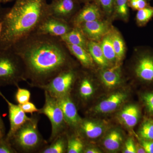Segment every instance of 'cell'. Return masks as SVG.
Here are the masks:
<instances>
[{"instance_id":"obj_5","label":"cell","mask_w":153,"mask_h":153,"mask_svg":"<svg viewBox=\"0 0 153 153\" xmlns=\"http://www.w3.org/2000/svg\"><path fill=\"white\" fill-rule=\"evenodd\" d=\"M45 102L44 106L37 113L44 114L49 119L52 126V131L48 143H50L60 134L65 132L68 129L63 111L57 100L44 91Z\"/></svg>"},{"instance_id":"obj_25","label":"cell","mask_w":153,"mask_h":153,"mask_svg":"<svg viewBox=\"0 0 153 153\" xmlns=\"http://www.w3.org/2000/svg\"><path fill=\"white\" fill-rule=\"evenodd\" d=\"M111 30L102 38L100 44L106 60L109 63H114L117 62L116 56L113 46Z\"/></svg>"},{"instance_id":"obj_32","label":"cell","mask_w":153,"mask_h":153,"mask_svg":"<svg viewBox=\"0 0 153 153\" xmlns=\"http://www.w3.org/2000/svg\"><path fill=\"white\" fill-rule=\"evenodd\" d=\"M0 153H17L10 140L6 136L2 137L0 139Z\"/></svg>"},{"instance_id":"obj_16","label":"cell","mask_w":153,"mask_h":153,"mask_svg":"<svg viewBox=\"0 0 153 153\" xmlns=\"http://www.w3.org/2000/svg\"><path fill=\"white\" fill-rule=\"evenodd\" d=\"M60 38L64 44L76 45L87 50L88 40L78 27H73L69 32Z\"/></svg>"},{"instance_id":"obj_21","label":"cell","mask_w":153,"mask_h":153,"mask_svg":"<svg viewBox=\"0 0 153 153\" xmlns=\"http://www.w3.org/2000/svg\"><path fill=\"white\" fill-rule=\"evenodd\" d=\"M44 147L39 153H65L67 152V137L66 132L60 134Z\"/></svg>"},{"instance_id":"obj_12","label":"cell","mask_w":153,"mask_h":153,"mask_svg":"<svg viewBox=\"0 0 153 153\" xmlns=\"http://www.w3.org/2000/svg\"><path fill=\"white\" fill-rule=\"evenodd\" d=\"M101 19L100 8L95 2L87 3L84 7L77 12L73 17V27H78L86 22Z\"/></svg>"},{"instance_id":"obj_40","label":"cell","mask_w":153,"mask_h":153,"mask_svg":"<svg viewBox=\"0 0 153 153\" xmlns=\"http://www.w3.org/2000/svg\"><path fill=\"white\" fill-rule=\"evenodd\" d=\"M137 153H146V152L145 151L144 148L141 145H140V146H138L136 147Z\"/></svg>"},{"instance_id":"obj_28","label":"cell","mask_w":153,"mask_h":153,"mask_svg":"<svg viewBox=\"0 0 153 153\" xmlns=\"http://www.w3.org/2000/svg\"><path fill=\"white\" fill-rule=\"evenodd\" d=\"M153 17V7L149 5L138 10L136 15L137 24L144 26Z\"/></svg>"},{"instance_id":"obj_24","label":"cell","mask_w":153,"mask_h":153,"mask_svg":"<svg viewBox=\"0 0 153 153\" xmlns=\"http://www.w3.org/2000/svg\"><path fill=\"white\" fill-rule=\"evenodd\" d=\"M111 38L117 62H119L124 57L126 53V45L119 32L115 29H111Z\"/></svg>"},{"instance_id":"obj_33","label":"cell","mask_w":153,"mask_h":153,"mask_svg":"<svg viewBox=\"0 0 153 153\" xmlns=\"http://www.w3.org/2000/svg\"><path fill=\"white\" fill-rule=\"evenodd\" d=\"M129 7L134 10H139L149 6L147 0H128Z\"/></svg>"},{"instance_id":"obj_41","label":"cell","mask_w":153,"mask_h":153,"mask_svg":"<svg viewBox=\"0 0 153 153\" xmlns=\"http://www.w3.org/2000/svg\"><path fill=\"white\" fill-rule=\"evenodd\" d=\"M0 4H1V3H0ZM6 10L2 8L1 5H0V20H1V19L4 13Z\"/></svg>"},{"instance_id":"obj_23","label":"cell","mask_w":153,"mask_h":153,"mask_svg":"<svg viewBox=\"0 0 153 153\" xmlns=\"http://www.w3.org/2000/svg\"><path fill=\"white\" fill-rule=\"evenodd\" d=\"M67 137V148L66 153H83L85 144L82 137L78 131L69 135L66 133Z\"/></svg>"},{"instance_id":"obj_19","label":"cell","mask_w":153,"mask_h":153,"mask_svg":"<svg viewBox=\"0 0 153 153\" xmlns=\"http://www.w3.org/2000/svg\"><path fill=\"white\" fill-rule=\"evenodd\" d=\"M140 116V110L135 105H129L125 107L120 113L122 121L129 128L134 127L136 125Z\"/></svg>"},{"instance_id":"obj_42","label":"cell","mask_w":153,"mask_h":153,"mask_svg":"<svg viewBox=\"0 0 153 153\" xmlns=\"http://www.w3.org/2000/svg\"><path fill=\"white\" fill-rule=\"evenodd\" d=\"M12 1H13V0H0V3L5 4V3Z\"/></svg>"},{"instance_id":"obj_36","label":"cell","mask_w":153,"mask_h":153,"mask_svg":"<svg viewBox=\"0 0 153 153\" xmlns=\"http://www.w3.org/2000/svg\"><path fill=\"white\" fill-rule=\"evenodd\" d=\"M123 152L137 153L136 146L135 145L133 140L131 138L128 139L126 142Z\"/></svg>"},{"instance_id":"obj_17","label":"cell","mask_w":153,"mask_h":153,"mask_svg":"<svg viewBox=\"0 0 153 153\" xmlns=\"http://www.w3.org/2000/svg\"><path fill=\"white\" fill-rule=\"evenodd\" d=\"M102 82L106 87L113 88L120 84L121 81L120 68L119 66L106 68L100 73Z\"/></svg>"},{"instance_id":"obj_9","label":"cell","mask_w":153,"mask_h":153,"mask_svg":"<svg viewBox=\"0 0 153 153\" xmlns=\"http://www.w3.org/2000/svg\"><path fill=\"white\" fill-rule=\"evenodd\" d=\"M56 99L63 111L68 128L76 130L82 119L78 114L76 104L71 95Z\"/></svg>"},{"instance_id":"obj_29","label":"cell","mask_w":153,"mask_h":153,"mask_svg":"<svg viewBox=\"0 0 153 153\" xmlns=\"http://www.w3.org/2000/svg\"><path fill=\"white\" fill-rule=\"evenodd\" d=\"M139 134L142 139L153 140V120H146L142 124L139 130Z\"/></svg>"},{"instance_id":"obj_14","label":"cell","mask_w":153,"mask_h":153,"mask_svg":"<svg viewBox=\"0 0 153 153\" xmlns=\"http://www.w3.org/2000/svg\"><path fill=\"white\" fill-rule=\"evenodd\" d=\"M137 76L146 81H153V57L150 55H143L137 63L135 68Z\"/></svg>"},{"instance_id":"obj_34","label":"cell","mask_w":153,"mask_h":153,"mask_svg":"<svg viewBox=\"0 0 153 153\" xmlns=\"http://www.w3.org/2000/svg\"><path fill=\"white\" fill-rule=\"evenodd\" d=\"M21 109L25 113L31 114V115L34 113H37L39 111V109L37 108L34 103L29 101L24 104H19Z\"/></svg>"},{"instance_id":"obj_2","label":"cell","mask_w":153,"mask_h":153,"mask_svg":"<svg viewBox=\"0 0 153 153\" xmlns=\"http://www.w3.org/2000/svg\"><path fill=\"white\" fill-rule=\"evenodd\" d=\"M47 0H16L6 10L0 21V49H10L15 44L36 33L48 14Z\"/></svg>"},{"instance_id":"obj_45","label":"cell","mask_w":153,"mask_h":153,"mask_svg":"<svg viewBox=\"0 0 153 153\" xmlns=\"http://www.w3.org/2000/svg\"><path fill=\"white\" fill-rule=\"evenodd\" d=\"M3 137L1 136H0V139H1V138L2 137Z\"/></svg>"},{"instance_id":"obj_18","label":"cell","mask_w":153,"mask_h":153,"mask_svg":"<svg viewBox=\"0 0 153 153\" xmlns=\"http://www.w3.org/2000/svg\"><path fill=\"white\" fill-rule=\"evenodd\" d=\"M65 45L70 54L76 57L82 66L85 68H90L93 66V59L87 49L76 45L69 44Z\"/></svg>"},{"instance_id":"obj_31","label":"cell","mask_w":153,"mask_h":153,"mask_svg":"<svg viewBox=\"0 0 153 153\" xmlns=\"http://www.w3.org/2000/svg\"><path fill=\"white\" fill-rule=\"evenodd\" d=\"M101 8L107 16H110L114 13V0H93Z\"/></svg>"},{"instance_id":"obj_26","label":"cell","mask_w":153,"mask_h":153,"mask_svg":"<svg viewBox=\"0 0 153 153\" xmlns=\"http://www.w3.org/2000/svg\"><path fill=\"white\" fill-rule=\"evenodd\" d=\"M122 141L123 137L120 132L114 130L108 134L104 140L103 145L108 150L115 151L120 148Z\"/></svg>"},{"instance_id":"obj_10","label":"cell","mask_w":153,"mask_h":153,"mask_svg":"<svg viewBox=\"0 0 153 153\" xmlns=\"http://www.w3.org/2000/svg\"><path fill=\"white\" fill-rule=\"evenodd\" d=\"M0 96L1 97L8 105L10 128L6 137L7 138L9 139L19 128L21 127L26 122L30 119V117H28L26 113L21 109L19 104H14L9 101L2 93L1 90Z\"/></svg>"},{"instance_id":"obj_22","label":"cell","mask_w":153,"mask_h":153,"mask_svg":"<svg viewBox=\"0 0 153 153\" xmlns=\"http://www.w3.org/2000/svg\"><path fill=\"white\" fill-rule=\"evenodd\" d=\"M76 86V96L81 102H86L93 95L94 89L90 79L84 76L80 78Z\"/></svg>"},{"instance_id":"obj_43","label":"cell","mask_w":153,"mask_h":153,"mask_svg":"<svg viewBox=\"0 0 153 153\" xmlns=\"http://www.w3.org/2000/svg\"><path fill=\"white\" fill-rule=\"evenodd\" d=\"M3 29V23L2 22L0 21V35L2 33Z\"/></svg>"},{"instance_id":"obj_4","label":"cell","mask_w":153,"mask_h":153,"mask_svg":"<svg viewBox=\"0 0 153 153\" xmlns=\"http://www.w3.org/2000/svg\"><path fill=\"white\" fill-rule=\"evenodd\" d=\"M27 82L25 68L19 55L12 49H0V88L7 85L19 86Z\"/></svg>"},{"instance_id":"obj_44","label":"cell","mask_w":153,"mask_h":153,"mask_svg":"<svg viewBox=\"0 0 153 153\" xmlns=\"http://www.w3.org/2000/svg\"><path fill=\"white\" fill-rule=\"evenodd\" d=\"M78 1H79L81 2H85L86 1H87L88 0H78Z\"/></svg>"},{"instance_id":"obj_11","label":"cell","mask_w":153,"mask_h":153,"mask_svg":"<svg viewBox=\"0 0 153 153\" xmlns=\"http://www.w3.org/2000/svg\"><path fill=\"white\" fill-rule=\"evenodd\" d=\"M88 40L98 41L111 30L109 24L101 19L83 23L78 27Z\"/></svg>"},{"instance_id":"obj_39","label":"cell","mask_w":153,"mask_h":153,"mask_svg":"<svg viewBox=\"0 0 153 153\" xmlns=\"http://www.w3.org/2000/svg\"><path fill=\"white\" fill-rule=\"evenodd\" d=\"M83 153H101L100 151L97 149L91 147H85Z\"/></svg>"},{"instance_id":"obj_30","label":"cell","mask_w":153,"mask_h":153,"mask_svg":"<svg viewBox=\"0 0 153 153\" xmlns=\"http://www.w3.org/2000/svg\"><path fill=\"white\" fill-rule=\"evenodd\" d=\"M17 90L15 94V99L18 104H22L30 101L31 93L30 91L17 86Z\"/></svg>"},{"instance_id":"obj_27","label":"cell","mask_w":153,"mask_h":153,"mask_svg":"<svg viewBox=\"0 0 153 153\" xmlns=\"http://www.w3.org/2000/svg\"><path fill=\"white\" fill-rule=\"evenodd\" d=\"M128 0H114L113 13L119 19L128 21L129 18Z\"/></svg>"},{"instance_id":"obj_37","label":"cell","mask_w":153,"mask_h":153,"mask_svg":"<svg viewBox=\"0 0 153 153\" xmlns=\"http://www.w3.org/2000/svg\"><path fill=\"white\" fill-rule=\"evenodd\" d=\"M140 145L146 153H153V140L142 139L141 141Z\"/></svg>"},{"instance_id":"obj_35","label":"cell","mask_w":153,"mask_h":153,"mask_svg":"<svg viewBox=\"0 0 153 153\" xmlns=\"http://www.w3.org/2000/svg\"><path fill=\"white\" fill-rule=\"evenodd\" d=\"M143 100L148 111L153 114V92L145 94Z\"/></svg>"},{"instance_id":"obj_13","label":"cell","mask_w":153,"mask_h":153,"mask_svg":"<svg viewBox=\"0 0 153 153\" xmlns=\"http://www.w3.org/2000/svg\"><path fill=\"white\" fill-rule=\"evenodd\" d=\"M127 97L126 94L125 92H116L100 102L94 108V111L102 114L111 112L123 103Z\"/></svg>"},{"instance_id":"obj_20","label":"cell","mask_w":153,"mask_h":153,"mask_svg":"<svg viewBox=\"0 0 153 153\" xmlns=\"http://www.w3.org/2000/svg\"><path fill=\"white\" fill-rule=\"evenodd\" d=\"M87 50L91 55L94 62L102 68H106L109 66V62L105 57L100 43L97 41L88 40Z\"/></svg>"},{"instance_id":"obj_15","label":"cell","mask_w":153,"mask_h":153,"mask_svg":"<svg viewBox=\"0 0 153 153\" xmlns=\"http://www.w3.org/2000/svg\"><path fill=\"white\" fill-rule=\"evenodd\" d=\"M76 130L79 134L88 139H93L101 135L103 131L102 126L89 120H82Z\"/></svg>"},{"instance_id":"obj_38","label":"cell","mask_w":153,"mask_h":153,"mask_svg":"<svg viewBox=\"0 0 153 153\" xmlns=\"http://www.w3.org/2000/svg\"><path fill=\"white\" fill-rule=\"evenodd\" d=\"M5 126L1 116L0 114V136L2 137L5 136Z\"/></svg>"},{"instance_id":"obj_7","label":"cell","mask_w":153,"mask_h":153,"mask_svg":"<svg viewBox=\"0 0 153 153\" xmlns=\"http://www.w3.org/2000/svg\"><path fill=\"white\" fill-rule=\"evenodd\" d=\"M73 27L68 22L48 15L41 22L36 33L60 38Z\"/></svg>"},{"instance_id":"obj_3","label":"cell","mask_w":153,"mask_h":153,"mask_svg":"<svg viewBox=\"0 0 153 153\" xmlns=\"http://www.w3.org/2000/svg\"><path fill=\"white\" fill-rule=\"evenodd\" d=\"M39 115H32L30 119L8 139L17 153H39L49 143L38 130Z\"/></svg>"},{"instance_id":"obj_8","label":"cell","mask_w":153,"mask_h":153,"mask_svg":"<svg viewBox=\"0 0 153 153\" xmlns=\"http://www.w3.org/2000/svg\"><path fill=\"white\" fill-rule=\"evenodd\" d=\"M78 2V0H52L48 4V14L68 22V19L76 13Z\"/></svg>"},{"instance_id":"obj_1","label":"cell","mask_w":153,"mask_h":153,"mask_svg":"<svg viewBox=\"0 0 153 153\" xmlns=\"http://www.w3.org/2000/svg\"><path fill=\"white\" fill-rule=\"evenodd\" d=\"M11 49L19 55L28 85L39 87L71 67L66 45L59 37L35 33Z\"/></svg>"},{"instance_id":"obj_6","label":"cell","mask_w":153,"mask_h":153,"mask_svg":"<svg viewBox=\"0 0 153 153\" xmlns=\"http://www.w3.org/2000/svg\"><path fill=\"white\" fill-rule=\"evenodd\" d=\"M77 79L76 72L72 68L60 72L47 84L39 88L47 91L54 98L57 99L71 95V92Z\"/></svg>"}]
</instances>
